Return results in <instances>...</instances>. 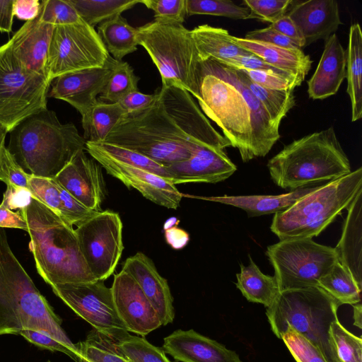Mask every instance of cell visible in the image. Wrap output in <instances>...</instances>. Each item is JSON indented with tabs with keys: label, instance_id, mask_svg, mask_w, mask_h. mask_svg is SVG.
<instances>
[{
	"label": "cell",
	"instance_id": "14",
	"mask_svg": "<svg viewBox=\"0 0 362 362\" xmlns=\"http://www.w3.org/2000/svg\"><path fill=\"white\" fill-rule=\"evenodd\" d=\"M158 96L170 117L193 144L224 150L229 141L211 125L191 95L176 86H161Z\"/></svg>",
	"mask_w": 362,
	"mask_h": 362
},
{
	"label": "cell",
	"instance_id": "29",
	"mask_svg": "<svg viewBox=\"0 0 362 362\" xmlns=\"http://www.w3.org/2000/svg\"><path fill=\"white\" fill-rule=\"evenodd\" d=\"M319 186L302 187L279 195L193 196L192 197L235 206L244 210L249 217H254L284 211L297 200L315 190Z\"/></svg>",
	"mask_w": 362,
	"mask_h": 362
},
{
	"label": "cell",
	"instance_id": "18",
	"mask_svg": "<svg viewBox=\"0 0 362 362\" xmlns=\"http://www.w3.org/2000/svg\"><path fill=\"white\" fill-rule=\"evenodd\" d=\"M110 288L117 315L129 332L144 337L162 325L140 286L127 272L122 269L114 276Z\"/></svg>",
	"mask_w": 362,
	"mask_h": 362
},
{
	"label": "cell",
	"instance_id": "47",
	"mask_svg": "<svg viewBox=\"0 0 362 362\" xmlns=\"http://www.w3.org/2000/svg\"><path fill=\"white\" fill-rule=\"evenodd\" d=\"M291 0H244L243 3L250 11V18L274 23L286 14L293 4Z\"/></svg>",
	"mask_w": 362,
	"mask_h": 362
},
{
	"label": "cell",
	"instance_id": "53",
	"mask_svg": "<svg viewBox=\"0 0 362 362\" xmlns=\"http://www.w3.org/2000/svg\"><path fill=\"white\" fill-rule=\"evenodd\" d=\"M245 38L287 49H300L291 39L277 32L270 26L250 31L245 35Z\"/></svg>",
	"mask_w": 362,
	"mask_h": 362
},
{
	"label": "cell",
	"instance_id": "4",
	"mask_svg": "<svg viewBox=\"0 0 362 362\" xmlns=\"http://www.w3.org/2000/svg\"><path fill=\"white\" fill-rule=\"evenodd\" d=\"M156 94L151 106L124 117L103 142L136 151L167 167L189 158L206 146L187 139L166 112L157 91Z\"/></svg>",
	"mask_w": 362,
	"mask_h": 362
},
{
	"label": "cell",
	"instance_id": "16",
	"mask_svg": "<svg viewBox=\"0 0 362 362\" xmlns=\"http://www.w3.org/2000/svg\"><path fill=\"white\" fill-rule=\"evenodd\" d=\"M33 282L13 253L5 229L0 228V335L20 334V299Z\"/></svg>",
	"mask_w": 362,
	"mask_h": 362
},
{
	"label": "cell",
	"instance_id": "59",
	"mask_svg": "<svg viewBox=\"0 0 362 362\" xmlns=\"http://www.w3.org/2000/svg\"><path fill=\"white\" fill-rule=\"evenodd\" d=\"M164 233L166 242L176 250L184 247L189 240V234L177 226L164 229Z\"/></svg>",
	"mask_w": 362,
	"mask_h": 362
},
{
	"label": "cell",
	"instance_id": "64",
	"mask_svg": "<svg viewBox=\"0 0 362 362\" xmlns=\"http://www.w3.org/2000/svg\"><path fill=\"white\" fill-rule=\"evenodd\" d=\"M48 362H50V361H48Z\"/></svg>",
	"mask_w": 362,
	"mask_h": 362
},
{
	"label": "cell",
	"instance_id": "24",
	"mask_svg": "<svg viewBox=\"0 0 362 362\" xmlns=\"http://www.w3.org/2000/svg\"><path fill=\"white\" fill-rule=\"evenodd\" d=\"M287 14L305 40V47L327 40L341 24L338 3L335 0L296 1Z\"/></svg>",
	"mask_w": 362,
	"mask_h": 362
},
{
	"label": "cell",
	"instance_id": "7",
	"mask_svg": "<svg viewBox=\"0 0 362 362\" xmlns=\"http://www.w3.org/2000/svg\"><path fill=\"white\" fill-rule=\"evenodd\" d=\"M201 74L197 101L204 115L238 148L243 162L253 159L250 111L228 66L212 59L202 60Z\"/></svg>",
	"mask_w": 362,
	"mask_h": 362
},
{
	"label": "cell",
	"instance_id": "31",
	"mask_svg": "<svg viewBox=\"0 0 362 362\" xmlns=\"http://www.w3.org/2000/svg\"><path fill=\"white\" fill-rule=\"evenodd\" d=\"M346 92L351 104V121L362 117V32L358 23L349 29L346 50Z\"/></svg>",
	"mask_w": 362,
	"mask_h": 362
},
{
	"label": "cell",
	"instance_id": "2",
	"mask_svg": "<svg viewBox=\"0 0 362 362\" xmlns=\"http://www.w3.org/2000/svg\"><path fill=\"white\" fill-rule=\"evenodd\" d=\"M85 145L72 122L61 123L56 113L46 108L10 132L6 148L27 173L54 178Z\"/></svg>",
	"mask_w": 362,
	"mask_h": 362
},
{
	"label": "cell",
	"instance_id": "5",
	"mask_svg": "<svg viewBox=\"0 0 362 362\" xmlns=\"http://www.w3.org/2000/svg\"><path fill=\"white\" fill-rule=\"evenodd\" d=\"M362 189V168L320 185L286 210L276 213L271 230L280 240L313 238L322 233Z\"/></svg>",
	"mask_w": 362,
	"mask_h": 362
},
{
	"label": "cell",
	"instance_id": "36",
	"mask_svg": "<svg viewBox=\"0 0 362 362\" xmlns=\"http://www.w3.org/2000/svg\"><path fill=\"white\" fill-rule=\"evenodd\" d=\"M318 286L325 290L341 305L361 303L362 287L348 270L337 260L320 278Z\"/></svg>",
	"mask_w": 362,
	"mask_h": 362
},
{
	"label": "cell",
	"instance_id": "37",
	"mask_svg": "<svg viewBox=\"0 0 362 362\" xmlns=\"http://www.w3.org/2000/svg\"><path fill=\"white\" fill-rule=\"evenodd\" d=\"M117 341L95 329L76 344L78 362H129L120 351Z\"/></svg>",
	"mask_w": 362,
	"mask_h": 362
},
{
	"label": "cell",
	"instance_id": "48",
	"mask_svg": "<svg viewBox=\"0 0 362 362\" xmlns=\"http://www.w3.org/2000/svg\"><path fill=\"white\" fill-rule=\"evenodd\" d=\"M187 0H141L154 12L155 20L182 23L187 14Z\"/></svg>",
	"mask_w": 362,
	"mask_h": 362
},
{
	"label": "cell",
	"instance_id": "43",
	"mask_svg": "<svg viewBox=\"0 0 362 362\" xmlns=\"http://www.w3.org/2000/svg\"><path fill=\"white\" fill-rule=\"evenodd\" d=\"M102 151L123 163L139 168L170 181L166 168L136 151L107 143H94Z\"/></svg>",
	"mask_w": 362,
	"mask_h": 362
},
{
	"label": "cell",
	"instance_id": "22",
	"mask_svg": "<svg viewBox=\"0 0 362 362\" xmlns=\"http://www.w3.org/2000/svg\"><path fill=\"white\" fill-rule=\"evenodd\" d=\"M162 349L180 362H243L234 351L194 329L174 331Z\"/></svg>",
	"mask_w": 362,
	"mask_h": 362
},
{
	"label": "cell",
	"instance_id": "54",
	"mask_svg": "<svg viewBox=\"0 0 362 362\" xmlns=\"http://www.w3.org/2000/svg\"><path fill=\"white\" fill-rule=\"evenodd\" d=\"M6 189L3 194L1 204L13 211L23 209L30 204L34 198L29 189L19 187L11 183L6 184Z\"/></svg>",
	"mask_w": 362,
	"mask_h": 362
},
{
	"label": "cell",
	"instance_id": "3",
	"mask_svg": "<svg viewBox=\"0 0 362 362\" xmlns=\"http://www.w3.org/2000/svg\"><path fill=\"white\" fill-rule=\"evenodd\" d=\"M267 168L277 186L291 191L351 172L333 127L293 141L269 160Z\"/></svg>",
	"mask_w": 362,
	"mask_h": 362
},
{
	"label": "cell",
	"instance_id": "62",
	"mask_svg": "<svg viewBox=\"0 0 362 362\" xmlns=\"http://www.w3.org/2000/svg\"><path fill=\"white\" fill-rule=\"evenodd\" d=\"M7 133L8 132L6 131V129L1 124H0V165L3 151L6 147L5 141Z\"/></svg>",
	"mask_w": 362,
	"mask_h": 362
},
{
	"label": "cell",
	"instance_id": "42",
	"mask_svg": "<svg viewBox=\"0 0 362 362\" xmlns=\"http://www.w3.org/2000/svg\"><path fill=\"white\" fill-rule=\"evenodd\" d=\"M187 15H211L233 19L250 18V9L230 0H187Z\"/></svg>",
	"mask_w": 362,
	"mask_h": 362
},
{
	"label": "cell",
	"instance_id": "33",
	"mask_svg": "<svg viewBox=\"0 0 362 362\" xmlns=\"http://www.w3.org/2000/svg\"><path fill=\"white\" fill-rule=\"evenodd\" d=\"M128 115L119 103H105L98 99L81 119L86 141L102 143L114 127Z\"/></svg>",
	"mask_w": 362,
	"mask_h": 362
},
{
	"label": "cell",
	"instance_id": "51",
	"mask_svg": "<svg viewBox=\"0 0 362 362\" xmlns=\"http://www.w3.org/2000/svg\"><path fill=\"white\" fill-rule=\"evenodd\" d=\"M0 180L6 185L11 183L28 189V173L17 163L6 147L4 148L1 156Z\"/></svg>",
	"mask_w": 362,
	"mask_h": 362
},
{
	"label": "cell",
	"instance_id": "38",
	"mask_svg": "<svg viewBox=\"0 0 362 362\" xmlns=\"http://www.w3.org/2000/svg\"><path fill=\"white\" fill-rule=\"evenodd\" d=\"M80 18L88 25H96L121 15L122 12L141 4V0H68Z\"/></svg>",
	"mask_w": 362,
	"mask_h": 362
},
{
	"label": "cell",
	"instance_id": "50",
	"mask_svg": "<svg viewBox=\"0 0 362 362\" xmlns=\"http://www.w3.org/2000/svg\"><path fill=\"white\" fill-rule=\"evenodd\" d=\"M221 63L237 69L263 71L268 73L274 74L284 78L294 80L297 81L300 85L302 83V82L297 78L287 74L282 70L269 65L266 62L255 54L236 57L221 62Z\"/></svg>",
	"mask_w": 362,
	"mask_h": 362
},
{
	"label": "cell",
	"instance_id": "19",
	"mask_svg": "<svg viewBox=\"0 0 362 362\" xmlns=\"http://www.w3.org/2000/svg\"><path fill=\"white\" fill-rule=\"evenodd\" d=\"M54 178L85 206L101 211L105 195L102 166L85 149L78 151Z\"/></svg>",
	"mask_w": 362,
	"mask_h": 362
},
{
	"label": "cell",
	"instance_id": "46",
	"mask_svg": "<svg viewBox=\"0 0 362 362\" xmlns=\"http://www.w3.org/2000/svg\"><path fill=\"white\" fill-rule=\"evenodd\" d=\"M28 189L34 199L45 204L61 217L59 191L54 178L38 177L28 173Z\"/></svg>",
	"mask_w": 362,
	"mask_h": 362
},
{
	"label": "cell",
	"instance_id": "41",
	"mask_svg": "<svg viewBox=\"0 0 362 362\" xmlns=\"http://www.w3.org/2000/svg\"><path fill=\"white\" fill-rule=\"evenodd\" d=\"M117 346L129 362H173L162 348L151 344L144 337L127 334L117 341Z\"/></svg>",
	"mask_w": 362,
	"mask_h": 362
},
{
	"label": "cell",
	"instance_id": "52",
	"mask_svg": "<svg viewBox=\"0 0 362 362\" xmlns=\"http://www.w3.org/2000/svg\"><path fill=\"white\" fill-rule=\"evenodd\" d=\"M242 70L253 82L272 90H294L300 86L297 81L263 71Z\"/></svg>",
	"mask_w": 362,
	"mask_h": 362
},
{
	"label": "cell",
	"instance_id": "9",
	"mask_svg": "<svg viewBox=\"0 0 362 362\" xmlns=\"http://www.w3.org/2000/svg\"><path fill=\"white\" fill-rule=\"evenodd\" d=\"M50 81L25 69L8 42L0 46V124L10 132L28 116L47 108Z\"/></svg>",
	"mask_w": 362,
	"mask_h": 362
},
{
	"label": "cell",
	"instance_id": "1",
	"mask_svg": "<svg viewBox=\"0 0 362 362\" xmlns=\"http://www.w3.org/2000/svg\"><path fill=\"white\" fill-rule=\"evenodd\" d=\"M18 211L27 223L37 271L47 284L97 281L86 264L72 226L34 198Z\"/></svg>",
	"mask_w": 362,
	"mask_h": 362
},
{
	"label": "cell",
	"instance_id": "55",
	"mask_svg": "<svg viewBox=\"0 0 362 362\" xmlns=\"http://www.w3.org/2000/svg\"><path fill=\"white\" fill-rule=\"evenodd\" d=\"M156 94H144L139 90L133 91L124 96L119 103L128 115L141 112L153 105Z\"/></svg>",
	"mask_w": 362,
	"mask_h": 362
},
{
	"label": "cell",
	"instance_id": "39",
	"mask_svg": "<svg viewBox=\"0 0 362 362\" xmlns=\"http://www.w3.org/2000/svg\"><path fill=\"white\" fill-rule=\"evenodd\" d=\"M329 343L339 362H362V339L337 320L329 329Z\"/></svg>",
	"mask_w": 362,
	"mask_h": 362
},
{
	"label": "cell",
	"instance_id": "40",
	"mask_svg": "<svg viewBox=\"0 0 362 362\" xmlns=\"http://www.w3.org/2000/svg\"><path fill=\"white\" fill-rule=\"evenodd\" d=\"M139 81L132 67L127 62L119 61L98 99L105 103H119L129 93L138 90Z\"/></svg>",
	"mask_w": 362,
	"mask_h": 362
},
{
	"label": "cell",
	"instance_id": "32",
	"mask_svg": "<svg viewBox=\"0 0 362 362\" xmlns=\"http://www.w3.org/2000/svg\"><path fill=\"white\" fill-rule=\"evenodd\" d=\"M250 264H240V272L236 274V286L248 301L270 306L280 292L274 276L263 274L249 255Z\"/></svg>",
	"mask_w": 362,
	"mask_h": 362
},
{
	"label": "cell",
	"instance_id": "13",
	"mask_svg": "<svg viewBox=\"0 0 362 362\" xmlns=\"http://www.w3.org/2000/svg\"><path fill=\"white\" fill-rule=\"evenodd\" d=\"M54 293L94 329L119 340L129 334L119 318L111 288L103 280L87 283L55 284Z\"/></svg>",
	"mask_w": 362,
	"mask_h": 362
},
{
	"label": "cell",
	"instance_id": "58",
	"mask_svg": "<svg viewBox=\"0 0 362 362\" xmlns=\"http://www.w3.org/2000/svg\"><path fill=\"white\" fill-rule=\"evenodd\" d=\"M0 228H16L27 231L28 226L25 220L21 214L14 212L0 204Z\"/></svg>",
	"mask_w": 362,
	"mask_h": 362
},
{
	"label": "cell",
	"instance_id": "15",
	"mask_svg": "<svg viewBox=\"0 0 362 362\" xmlns=\"http://www.w3.org/2000/svg\"><path fill=\"white\" fill-rule=\"evenodd\" d=\"M85 151L106 172L128 187L138 190L152 202L176 209L183 194L170 181L147 170L119 162L98 148L93 142L86 141Z\"/></svg>",
	"mask_w": 362,
	"mask_h": 362
},
{
	"label": "cell",
	"instance_id": "63",
	"mask_svg": "<svg viewBox=\"0 0 362 362\" xmlns=\"http://www.w3.org/2000/svg\"><path fill=\"white\" fill-rule=\"evenodd\" d=\"M180 221L176 217H170L165 221L163 229H167L175 226H177Z\"/></svg>",
	"mask_w": 362,
	"mask_h": 362
},
{
	"label": "cell",
	"instance_id": "20",
	"mask_svg": "<svg viewBox=\"0 0 362 362\" xmlns=\"http://www.w3.org/2000/svg\"><path fill=\"white\" fill-rule=\"evenodd\" d=\"M173 185L189 182L217 183L230 177L237 166L224 150L201 146L185 160L165 167Z\"/></svg>",
	"mask_w": 362,
	"mask_h": 362
},
{
	"label": "cell",
	"instance_id": "26",
	"mask_svg": "<svg viewBox=\"0 0 362 362\" xmlns=\"http://www.w3.org/2000/svg\"><path fill=\"white\" fill-rule=\"evenodd\" d=\"M19 305L21 330L47 332L78 353L76 345L71 341L62 329V320L54 313L33 282L23 293Z\"/></svg>",
	"mask_w": 362,
	"mask_h": 362
},
{
	"label": "cell",
	"instance_id": "30",
	"mask_svg": "<svg viewBox=\"0 0 362 362\" xmlns=\"http://www.w3.org/2000/svg\"><path fill=\"white\" fill-rule=\"evenodd\" d=\"M191 33L202 60L212 59L221 62L236 57L253 54L238 45L233 40V36L223 28L201 25Z\"/></svg>",
	"mask_w": 362,
	"mask_h": 362
},
{
	"label": "cell",
	"instance_id": "12",
	"mask_svg": "<svg viewBox=\"0 0 362 362\" xmlns=\"http://www.w3.org/2000/svg\"><path fill=\"white\" fill-rule=\"evenodd\" d=\"M74 230L90 272L96 280L105 281L113 274L124 249L119 214L110 210L95 212Z\"/></svg>",
	"mask_w": 362,
	"mask_h": 362
},
{
	"label": "cell",
	"instance_id": "44",
	"mask_svg": "<svg viewBox=\"0 0 362 362\" xmlns=\"http://www.w3.org/2000/svg\"><path fill=\"white\" fill-rule=\"evenodd\" d=\"M281 339L296 362H329L316 346L291 326L287 327Z\"/></svg>",
	"mask_w": 362,
	"mask_h": 362
},
{
	"label": "cell",
	"instance_id": "61",
	"mask_svg": "<svg viewBox=\"0 0 362 362\" xmlns=\"http://www.w3.org/2000/svg\"><path fill=\"white\" fill-rule=\"evenodd\" d=\"M354 325L361 329V303L353 305Z\"/></svg>",
	"mask_w": 362,
	"mask_h": 362
},
{
	"label": "cell",
	"instance_id": "8",
	"mask_svg": "<svg viewBox=\"0 0 362 362\" xmlns=\"http://www.w3.org/2000/svg\"><path fill=\"white\" fill-rule=\"evenodd\" d=\"M138 29L142 46L156 66L162 86H176L199 97L202 59L191 30L182 23L154 20Z\"/></svg>",
	"mask_w": 362,
	"mask_h": 362
},
{
	"label": "cell",
	"instance_id": "23",
	"mask_svg": "<svg viewBox=\"0 0 362 362\" xmlns=\"http://www.w3.org/2000/svg\"><path fill=\"white\" fill-rule=\"evenodd\" d=\"M54 27L41 21L37 16L26 21L8 42L25 69L47 79L48 51Z\"/></svg>",
	"mask_w": 362,
	"mask_h": 362
},
{
	"label": "cell",
	"instance_id": "10",
	"mask_svg": "<svg viewBox=\"0 0 362 362\" xmlns=\"http://www.w3.org/2000/svg\"><path fill=\"white\" fill-rule=\"evenodd\" d=\"M266 255L274 269L279 291L318 286L338 260L334 247L313 238H291L269 245Z\"/></svg>",
	"mask_w": 362,
	"mask_h": 362
},
{
	"label": "cell",
	"instance_id": "34",
	"mask_svg": "<svg viewBox=\"0 0 362 362\" xmlns=\"http://www.w3.org/2000/svg\"><path fill=\"white\" fill-rule=\"evenodd\" d=\"M98 33L107 52L117 61L135 52L139 45L138 29L131 26L122 15L100 23Z\"/></svg>",
	"mask_w": 362,
	"mask_h": 362
},
{
	"label": "cell",
	"instance_id": "57",
	"mask_svg": "<svg viewBox=\"0 0 362 362\" xmlns=\"http://www.w3.org/2000/svg\"><path fill=\"white\" fill-rule=\"evenodd\" d=\"M40 6L39 0H13V16L20 20L32 21L39 16Z\"/></svg>",
	"mask_w": 362,
	"mask_h": 362
},
{
	"label": "cell",
	"instance_id": "6",
	"mask_svg": "<svg viewBox=\"0 0 362 362\" xmlns=\"http://www.w3.org/2000/svg\"><path fill=\"white\" fill-rule=\"evenodd\" d=\"M341 304L320 286L279 293L266 315L279 339L288 326L316 346L329 362H339L329 343V329Z\"/></svg>",
	"mask_w": 362,
	"mask_h": 362
},
{
	"label": "cell",
	"instance_id": "17",
	"mask_svg": "<svg viewBox=\"0 0 362 362\" xmlns=\"http://www.w3.org/2000/svg\"><path fill=\"white\" fill-rule=\"evenodd\" d=\"M119 62L110 55L101 67L58 76L51 81L47 96L68 103L82 116L96 103Z\"/></svg>",
	"mask_w": 362,
	"mask_h": 362
},
{
	"label": "cell",
	"instance_id": "25",
	"mask_svg": "<svg viewBox=\"0 0 362 362\" xmlns=\"http://www.w3.org/2000/svg\"><path fill=\"white\" fill-rule=\"evenodd\" d=\"M346 51L334 33L325 40L319 64L308 81L312 99H325L337 93L346 78Z\"/></svg>",
	"mask_w": 362,
	"mask_h": 362
},
{
	"label": "cell",
	"instance_id": "56",
	"mask_svg": "<svg viewBox=\"0 0 362 362\" xmlns=\"http://www.w3.org/2000/svg\"><path fill=\"white\" fill-rule=\"evenodd\" d=\"M273 29L293 41L300 49L305 47V40L291 18L285 14L269 25Z\"/></svg>",
	"mask_w": 362,
	"mask_h": 362
},
{
	"label": "cell",
	"instance_id": "60",
	"mask_svg": "<svg viewBox=\"0 0 362 362\" xmlns=\"http://www.w3.org/2000/svg\"><path fill=\"white\" fill-rule=\"evenodd\" d=\"M13 0H0V31L10 33L12 30Z\"/></svg>",
	"mask_w": 362,
	"mask_h": 362
},
{
	"label": "cell",
	"instance_id": "45",
	"mask_svg": "<svg viewBox=\"0 0 362 362\" xmlns=\"http://www.w3.org/2000/svg\"><path fill=\"white\" fill-rule=\"evenodd\" d=\"M39 18L54 26L70 25L82 21L68 0H43L41 1Z\"/></svg>",
	"mask_w": 362,
	"mask_h": 362
},
{
	"label": "cell",
	"instance_id": "28",
	"mask_svg": "<svg viewBox=\"0 0 362 362\" xmlns=\"http://www.w3.org/2000/svg\"><path fill=\"white\" fill-rule=\"evenodd\" d=\"M233 40L269 65L286 72L301 82L311 68L312 60L302 49H287L234 36Z\"/></svg>",
	"mask_w": 362,
	"mask_h": 362
},
{
	"label": "cell",
	"instance_id": "11",
	"mask_svg": "<svg viewBox=\"0 0 362 362\" xmlns=\"http://www.w3.org/2000/svg\"><path fill=\"white\" fill-rule=\"evenodd\" d=\"M110 54L94 28L83 20L54 27L47 57L48 80L70 72L101 67Z\"/></svg>",
	"mask_w": 362,
	"mask_h": 362
},
{
	"label": "cell",
	"instance_id": "27",
	"mask_svg": "<svg viewBox=\"0 0 362 362\" xmlns=\"http://www.w3.org/2000/svg\"><path fill=\"white\" fill-rule=\"evenodd\" d=\"M346 210L341 235L334 248L338 261L362 287V189Z\"/></svg>",
	"mask_w": 362,
	"mask_h": 362
},
{
	"label": "cell",
	"instance_id": "35",
	"mask_svg": "<svg viewBox=\"0 0 362 362\" xmlns=\"http://www.w3.org/2000/svg\"><path fill=\"white\" fill-rule=\"evenodd\" d=\"M236 70L242 81L266 110L273 123L279 127L283 118L296 104L294 90L266 88L253 82L242 70Z\"/></svg>",
	"mask_w": 362,
	"mask_h": 362
},
{
	"label": "cell",
	"instance_id": "21",
	"mask_svg": "<svg viewBox=\"0 0 362 362\" xmlns=\"http://www.w3.org/2000/svg\"><path fill=\"white\" fill-rule=\"evenodd\" d=\"M122 269L137 282L156 311L162 325L172 323L175 318L173 298L167 279L158 273L153 262L138 252L125 260Z\"/></svg>",
	"mask_w": 362,
	"mask_h": 362
},
{
	"label": "cell",
	"instance_id": "49",
	"mask_svg": "<svg viewBox=\"0 0 362 362\" xmlns=\"http://www.w3.org/2000/svg\"><path fill=\"white\" fill-rule=\"evenodd\" d=\"M57 183L62 205L61 218L64 221L72 226H78L95 213L82 204L69 194L59 182Z\"/></svg>",
	"mask_w": 362,
	"mask_h": 362
}]
</instances>
